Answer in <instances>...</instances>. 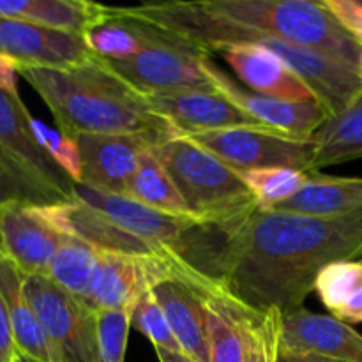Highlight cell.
<instances>
[{
    "instance_id": "obj_38",
    "label": "cell",
    "mask_w": 362,
    "mask_h": 362,
    "mask_svg": "<svg viewBox=\"0 0 362 362\" xmlns=\"http://www.w3.org/2000/svg\"><path fill=\"white\" fill-rule=\"evenodd\" d=\"M18 64L13 59L0 55V88L11 92V94H20L18 88Z\"/></svg>"
},
{
    "instance_id": "obj_29",
    "label": "cell",
    "mask_w": 362,
    "mask_h": 362,
    "mask_svg": "<svg viewBox=\"0 0 362 362\" xmlns=\"http://www.w3.org/2000/svg\"><path fill=\"white\" fill-rule=\"evenodd\" d=\"M99 251L76 237L64 235L49 265L48 278L76 299L87 303Z\"/></svg>"
},
{
    "instance_id": "obj_31",
    "label": "cell",
    "mask_w": 362,
    "mask_h": 362,
    "mask_svg": "<svg viewBox=\"0 0 362 362\" xmlns=\"http://www.w3.org/2000/svg\"><path fill=\"white\" fill-rule=\"evenodd\" d=\"M204 299L207 304V334L211 362H246L244 334L228 304L216 296H204Z\"/></svg>"
},
{
    "instance_id": "obj_10",
    "label": "cell",
    "mask_w": 362,
    "mask_h": 362,
    "mask_svg": "<svg viewBox=\"0 0 362 362\" xmlns=\"http://www.w3.org/2000/svg\"><path fill=\"white\" fill-rule=\"evenodd\" d=\"M177 258L101 253L92 276L87 306L94 311L134 308L159 281L177 274Z\"/></svg>"
},
{
    "instance_id": "obj_21",
    "label": "cell",
    "mask_w": 362,
    "mask_h": 362,
    "mask_svg": "<svg viewBox=\"0 0 362 362\" xmlns=\"http://www.w3.org/2000/svg\"><path fill=\"white\" fill-rule=\"evenodd\" d=\"M23 279L25 274L20 271V267L2 251L0 253V293L9 311L18 352L27 354L42 362H62L55 345L48 338L37 315L34 313L25 297Z\"/></svg>"
},
{
    "instance_id": "obj_22",
    "label": "cell",
    "mask_w": 362,
    "mask_h": 362,
    "mask_svg": "<svg viewBox=\"0 0 362 362\" xmlns=\"http://www.w3.org/2000/svg\"><path fill=\"white\" fill-rule=\"evenodd\" d=\"M0 16L78 35L110 20L108 6L85 0H0Z\"/></svg>"
},
{
    "instance_id": "obj_41",
    "label": "cell",
    "mask_w": 362,
    "mask_h": 362,
    "mask_svg": "<svg viewBox=\"0 0 362 362\" xmlns=\"http://www.w3.org/2000/svg\"><path fill=\"white\" fill-rule=\"evenodd\" d=\"M14 362H42V361L35 359V357H30V356H27V354H21V352H18V354H16V357H14Z\"/></svg>"
},
{
    "instance_id": "obj_43",
    "label": "cell",
    "mask_w": 362,
    "mask_h": 362,
    "mask_svg": "<svg viewBox=\"0 0 362 362\" xmlns=\"http://www.w3.org/2000/svg\"><path fill=\"white\" fill-rule=\"evenodd\" d=\"M2 251H4V250H2V240H0V253H2Z\"/></svg>"
},
{
    "instance_id": "obj_19",
    "label": "cell",
    "mask_w": 362,
    "mask_h": 362,
    "mask_svg": "<svg viewBox=\"0 0 362 362\" xmlns=\"http://www.w3.org/2000/svg\"><path fill=\"white\" fill-rule=\"evenodd\" d=\"M32 115L20 94L0 88V144L34 170L46 184L59 191L67 200H74V182L52 156L37 144L30 126Z\"/></svg>"
},
{
    "instance_id": "obj_25",
    "label": "cell",
    "mask_w": 362,
    "mask_h": 362,
    "mask_svg": "<svg viewBox=\"0 0 362 362\" xmlns=\"http://www.w3.org/2000/svg\"><path fill=\"white\" fill-rule=\"evenodd\" d=\"M315 292L336 320L362 324V262H336L322 269Z\"/></svg>"
},
{
    "instance_id": "obj_36",
    "label": "cell",
    "mask_w": 362,
    "mask_h": 362,
    "mask_svg": "<svg viewBox=\"0 0 362 362\" xmlns=\"http://www.w3.org/2000/svg\"><path fill=\"white\" fill-rule=\"evenodd\" d=\"M325 7L343 28L362 46V2L357 0H324Z\"/></svg>"
},
{
    "instance_id": "obj_12",
    "label": "cell",
    "mask_w": 362,
    "mask_h": 362,
    "mask_svg": "<svg viewBox=\"0 0 362 362\" xmlns=\"http://www.w3.org/2000/svg\"><path fill=\"white\" fill-rule=\"evenodd\" d=\"M152 110L166 120L179 136L211 131L250 127V129L271 131L260 120L247 115L233 105L226 95L214 90H175L145 94ZM274 133V131H272ZM279 134V133H278Z\"/></svg>"
},
{
    "instance_id": "obj_18",
    "label": "cell",
    "mask_w": 362,
    "mask_h": 362,
    "mask_svg": "<svg viewBox=\"0 0 362 362\" xmlns=\"http://www.w3.org/2000/svg\"><path fill=\"white\" fill-rule=\"evenodd\" d=\"M216 55L223 57L237 78L257 94L283 101H318L306 81L265 46L244 42L219 49Z\"/></svg>"
},
{
    "instance_id": "obj_42",
    "label": "cell",
    "mask_w": 362,
    "mask_h": 362,
    "mask_svg": "<svg viewBox=\"0 0 362 362\" xmlns=\"http://www.w3.org/2000/svg\"><path fill=\"white\" fill-rule=\"evenodd\" d=\"M359 71H361V74H362V57H361V64H359Z\"/></svg>"
},
{
    "instance_id": "obj_34",
    "label": "cell",
    "mask_w": 362,
    "mask_h": 362,
    "mask_svg": "<svg viewBox=\"0 0 362 362\" xmlns=\"http://www.w3.org/2000/svg\"><path fill=\"white\" fill-rule=\"evenodd\" d=\"M131 327L141 332L154 345V350L182 352L152 290L145 293L134 306L133 317H131Z\"/></svg>"
},
{
    "instance_id": "obj_13",
    "label": "cell",
    "mask_w": 362,
    "mask_h": 362,
    "mask_svg": "<svg viewBox=\"0 0 362 362\" xmlns=\"http://www.w3.org/2000/svg\"><path fill=\"white\" fill-rule=\"evenodd\" d=\"M42 218L62 235L76 237L101 253L129 255V257L177 258L172 250L140 239L80 200L39 207Z\"/></svg>"
},
{
    "instance_id": "obj_15",
    "label": "cell",
    "mask_w": 362,
    "mask_h": 362,
    "mask_svg": "<svg viewBox=\"0 0 362 362\" xmlns=\"http://www.w3.org/2000/svg\"><path fill=\"white\" fill-rule=\"evenodd\" d=\"M0 55L18 66L69 67L94 59L85 35L0 16Z\"/></svg>"
},
{
    "instance_id": "obj_2",
    "label": "cell",
    "mask_w": 362,
    "mask_h": 362,
    "mask_svg": "<svg viewBox=\"0 0 362 362\" xmlns=\"http://www.w3.org/2000/svg\"><path fill=\"white\" fill-rule=\"evenodd\" d=\"M18 74L46 103L66 136L81 133H156L165 140L179 136L152 110L147 95L99 57L69 67L18 66Z\"/></svg>"
},
{
    "instance_id": "obj_32",
    "label": "cell",
    "mask_w": 362,
    "mask_h": 362,
    "mask_svg": "<svg viewBox=\"0 0 362 362\" xmlns=\"http://www.w3.org/2000/svg\"><path fill=\"white\" fill-rule=\"evenodd\" d=\"M260 209H274L299 193L310 173L293 168H262L240 173Z\"/></svg>"
},
{
    "instance_id": "obj_23",
    "label": "cell",
    "mask_w": 362,
    "mask_h": 362,
    "mask_svg": "<svg viewBox=\"0 0 362 362\" xmlns=\"http://www.w3.org/2000/svg\"><path fill=\"white\" fill-rule=\"evenodd\" d=\"M304 216H345L362 211V177H332L311 172L303 189L271 209Z\"/></svg>"
},
{
    "instance_id": "obj_26",
    "label": "cell",
    "mask_w": 362,
    "mask_h": 362,
    "mask_svg": "<svg viewBox=\"0 0 362 362\" xmlns=\"http://www.w3.org/2000/svg\"><path fill=\"white\" fill-rule=\"evenodd\" d=\"M62 202L69 200L0 144V207L11 204L46 207Z\"/></svg>"
},
{
    "instance_id": "obj_28",
    "label": "cell",
    "mask_w": 362,
    "mask_h": 362,
    "mask_svg": "<svg viewBox=\"0 0 362 362\" xmlns=\"http://www.w3.org/2000/svg\"><path fill=\"white\" fill-rule=\"evenodd\" d=\"M156 28L129 18L110 16L106 23L85 35L88 48L103 60H127L151 45Z\"/></svg>"
},
{
    "instance_id": "obj_27",
    "label": "cell",
    "mask_w": 362,
    "mask_h": 362,
    "mask_svg": "<svg viewBox=\"0 0 362 362\" xmlns=\"http://www.w3.org/2000/svg\"><path fill=\"white\" fill-rule=\"evenodd\" d=\"M156 147V145H154ZM154 147L140 156L138 168L129 184L127 197L152 209L177 216H191L184 198L173 184L172 177L156 156ZM193 218V216H191Z\"/></svg>"
},
{
    "instance_id": "obj_17",
    "label": "cell",
    "mask_w": 362,
    "mask_h": 362,
    "mask_svg": "<svg viewBox=\"0 0 362 362\" xmlns=\"http://www.w3.org/2000/svg\"><path fill=\"white\" fill-rule=\"evenodd\" d=\"M279 354H313L334 362H362V334L331 315L303 308L283 317Z\"/></svg>"
},
{
    "instance_id": "obj_35",
    "label": "cell",
    "mask_w": 362,
    "mask_h": 362,
    "mask_svg": "<svg viewBox=\"0 0 362 362\" xmlns=\"http://www.w3.org/2000/svg\"><path fill=\"white\" fill-rule=\"evenodd\" d=\"M30 126L37 144L52 156L53 161L73 179L74 184L80 182L81 159L76 140L66 136L59 129H53L48 124H45L39 119H34V117L30 120Z\"/></svg>"
},
{
    "instance_id": "obj_4",
    "label": "cell",
    "mask_w": 362,
    "mask_h": 362,
    "mask_svg": "<svg viewBox=\"0 0 362 362\" xmlns=\"http://www.w3.org/2000/svg\"><path fill=\"white\" fill-rule=\"evenodd\" d=\"M202 6L219 20L359 69L362 46L332 16L324 0H205Z\"/></svg>"
},
{
    "instance_id": "obj_30",
    "label": "cell",
    "mask_w": 362,
    "mask_h": 362,
    "mask_svg": "<svg viewBox=\"0 0 362 362\" xmlns=\"http://www.w3.org/2000/svg\"><path fill=\"white\" fill-rule=\"evenodd\" d=\"M223 300L228 304L244 334L246 362H278L283 315L278 311L260 315L240 304Z\"/></svg>"
},
{
    "instance_id": "obj_7",
    "label": "cell",
    "mask_w": 362,
    "mask_h": 362,
    "mask_svg": "<svg viewBox=\"0 0 362 362\" xmlns=\"http://www.w3.org/2000/svg\"><path fill=\"white\" fill-rule=\"evenodd\" d=\"M23 293L62 362H99L94 310L48 276H25Z\"/></svg>"
},
{
    "instance_id": "obj_5",
    "label": "cell",
    "mask_w": 362,
    "mask_h": 362,
    "mask_svg": "<svg viewBox=\"0 0 362 362\" xmlns=\"http://www.w3.org/2000/svg\"><path fill=\"white\" fill-rule=\"evenodd\" d=\"M187 211L204 225L228 221L257 205L239 172L186 136L154 147Z\"/></svg>"
},
{
    "instance_id": "obj_40",
    "label": "cell",
    "mask_w": 362,
    "mask_h": 362,
    "mask_svg": "<svg viewBox=\"0 0 362 362\" xmlns=\"http://www.w3.org/2000/svg\"><path fill=\"white\" fill-rule=\"evenodd\" d=\"M159 362H197L182 352H166V350H156Z\"/></svg>"
},
{
    "instance_id": "obj_8",
    "label": "cell",
    "mask_w": 362,
    "mask_h": 362,
    "mask_svg": "<svg viewBox=\"0 0 362 362\" xmlns=\"http://www.w3.org/2000/svg\"><path fill=\"white\" fill-rule=\"evenodd\" d=\"M186 138L239 173L262 168H293L311 173L317 156V145L311 140L250 127L187 134Z\"/></svg>"
},
{
    "instance_id": "obj_20",
    "label": "cell",
    "mask_w": 362,
    "mask_h": 362,
    "mask_svg": "<svg viewBox=\"0 0 362 362\" xmlns=\"http://www.w3.org/2000/svg\"><path fill=\"white\" fill-rule=\"evenodd\" d=\"M182 354L197 362H211L207 304L204 296L182 279L166 278L152 288Z\"/></svg>"
},
{
    "instance_id": "obj_24",
    "label": "cell",
    "mask_w": 362,
    "mask_h": 362,
    "mask_svg": "<svg viewBox=\"0 0 362 362\" xmlns=\"http://www.w3.org/2000/svg\"><path fill=\"white\" fill-rule=\"evenodd\" d=\"M317 145L313 172L362 158V90L311 136Z\"/></svg>"
},
{
    "instance_id": "obj_37",
    "label": "cell",
    "mask_w": 362,
    "mask_h": 362,
    "mask_svg": "<svg viewBox=\"0 0 362 362\" xmlns=\"http://www.w3.org/2000/svg\"><path fill=\"white\" fill-rule=\"evenodd\" d=\"M18 349L14 343L13 325H11L9 311H7L4 297L0 293V362H14Z\"/></svg>"
},
{
    "instance_id": "obj_1",
    "label": "cell",
    "mask_w": 362,
    "mask_h": 362,
    "mask_svg": "<svg viewBox=\"0 0 362 362\" xmlns=\"http://www.w3.org/2000/svg\"><path fill=\"white\" fill-rule=\"evenodd\" d=\"M173 253L204 296L286 317L303 310L322 269L362 262V211L304 216L255 205L228 221L200 223Z\"/></svg>"
},
{
    "instance_id": "obj_9",
    "label": "cell",
    "mask_w": 362,
    "mask_h": 362,
    "mask_svg": "<svg viewBox=\"0 0 362 362\" xmlns=\"http://www.w3.org/2000/svg\"><path fill=\"white\" fill-rule=\"evenodd\" d=\"M74 140L81 159L78 184L127 197L140 156L165 138L156 133H81Z\"/></svg>"
},
{
    "instance_id": "obj_3",
    "label": "cell",
    "mask_w": 362,
    "mask_h": 362,
    "mask_svg": "<svg viewBox=\"0 0 362 362\" xmlns=\"http://www.w3.org/2000/svg\"><path fill=\"white\" fill-rule=\"evenodd\" d=\"M110 16L129 18L159 28L173 37L197 46L207 55L233 45L255 42L272 49L293 73L306 81L318 101L336 115L362 90L359 69L313 49L293 46L262 32L237 27L204 9L202 2H161L141 6L110 7Z\"/></svg>"
},
{
    "instance_id": "obj_6",
    "label": "cell",
    "mask_w": 362,
    "mask_h": 362,
    "mask_svg": "<svg viewBox=\"0 0 362 362\" xmlns=\"http://www.w3.org/2000/svg\"><path fill=\"white\" fill-rule=\"evenodd\" d=\"M156 28V27H154ZM205 52L156 28L151 45L127 60H105L120 78L144 94L214 90L204 71Z\"/></svg>"
},
{
    "instance_id": "obj_11",
    "label": "cell",
    "mask_w": 362,
    "mask_h": 362,
    "mask_svg": "<svg viewBox=\"0 0 362 362\" xmlns=\"http://www.w3.org/2000/svg\"><path fill=\"white\" fill-rule=\"evenodd\" d=\"M204 71L212 87L230 99L233 105L260 120L271 131L297 140H311L322 124L331 117V112L318 101H283L247 90L237 83L226 71L207 57L204 60Z\"/></svg>"
},
{
    "instance_id": "obj_14",
    "label": "cell",
    "mask_w": 362,
    "mask_h": 362,
    "mask_svg": "<svg viewBox=\"0 0 362 362\" xmlns=\"http://www.w3.org/2000/svg\"><path fill=\"white\" fill-rule=\"evenodd\" d=\"M74 198L90 205L115 225L140 239L175 251L184 237L200 221L191 216H177L152 209L126 194H113L74 184Z\"/></svg>"
},
{
    "instance_id": "obj_16",
    "label": "cell",
    "mask_w": 362,
    "mask_h": 362,
    "mask_svg": "<svg viewBox=\"0 0 362 362\" xmlns=\"http://www.w3.org/2000/svg\"><path fill=\"white\" fill-rule=\"evenodd\" d=\"M2 250L25 276H48L64 235L53 228L39 207L11 204L0 207Z\"/></svg>"
},
{
    "instance_id": "obj_33",
    "label": "cell",
    "mask_w": 362,
    "mask_h": 362,
    "mask_svg": "<svg viewBox=\"0 0 362 362\" xmlns=\"http://www.w3.org/2000/svg\"><path fill=\"white\" fill-rule=\"evenodd\" d=\"M134 308L95 311L99 362H124Z\"/></svg>"
},
{
    "instance_id": "obj_39",
    "label": "cell",
    "mask_w": 362,
    "mask_h": 362,
    "mask_svg": "<svg viewBox=\"0 0 362 362\" xmlns=\"http://www.w3.org/2000/svg\"><path fill=\"white\" fill-rule=\"evenodd\" d=\"M278 362H334L313 354H279Z\"/></svg>"
}]
</instances>
